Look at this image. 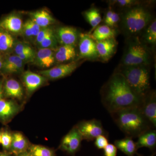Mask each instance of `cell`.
I'll list each match as a JSON object with an SVG mask.
<instances>
[{
    "mask_svg": "<svg viewBox=\"0 0 156 156\" xmlns=\"http://www.w3.org/2000/svg\"><path fill=\"white\" fill-rule=\"evenodd\" d=\"M101 103L111 114L125 109L140 108L143 98L133 91L124 76L115 72L100 90Z\"/></svg>",
    "mask_w": 156,
    "mask_h": 156,
    "instance_id": "obj_1",
    "label": "cell"
},
{
    "mask_svg": "<svg viewBox=\"0 0 156 156\" xmlns=\"http://www.w3.org/2000/svg\"><path fill=\"white\" fill-rule=\"evenodd\" d=\"M110 115L126 136L132 139L150 129H154L139 108L125 109Z\"/></svg>",
    "mask_w": 156,
    "mask_h": 156,
    "instance_id": "obj_2",
    "label": "cell"
},
{
    "mask_svg": "<svg viewBox=\"0 0 156 156\" xmlns=\"http://www.w3.org/2000/svg\"><path fill=\"white\" fill-rule=\"evenodd\" d=\"M150 11L144 6L137 5L126 9L121 16V25L128 37H137L152 20Z\"/></svg>",
    "mask_w": 156,
    "mask_h": 156,
    "instance_id": "obj_3",
    "label": "cell"
},
{
    "mask_svg": "<svg viewBox=\"0 0 156 156\" xmlns=\"http://www.w3.org/2000/svg\"><path fill=\"white\" fill-rule=\"evenodd\" d=\"M149 66L120 65L115 72L122 74L136 94L144 98L151 90Z\"/></svg>",
    "mask_w": 156,
    "mask_h": 156,
    "instance_id": "obj_4",
    "label": "cell"
},
{
    "mask_svg": "<svg viewBox=\"0 0 156 156\" xmlns=\"http://www.w3.org/2000/svg\"><path fill=\"white\" fill-rule=\"evenodd\" d=\"M150 50L138 37H134L128 42L120 65L149 66L151 58Z\"/></svg>",
    "mask_w": 156,
    "mask_h": 156,
    "instance_id": "obj_5",
    "label": "cell"
},
{
    "mask_svg": "<svg viewBox=\"0 0 156 156\" xmlns=\"http://www.w3.org/2000/svg\"><path fill=\"white\" fill-rule=\"evenodd\" d=\"M76 127L80 131L83 140L90 141L100 135L108 136V132L104 128L100 120L92 119L81 121Z\"/></svg>",
    "mask_w": 156,
    "mask_h": 156,
    "instance_id": "obj_6",
    "label": "cell"
},
{
    "mask_svg": "<svg viewBox=\"0 0 156 156\" xmlns=\"http://www.w3.org/2000/svg\"><path fill=\"white\" fill-rule=\"evenodd\" d=\"M79 40V60H95L98 58L96 43L89 34H80Z\"/></svg>",
    "mask_w": 156,
    "mask_h": 156,
    "instance_id": "obj_7",
    "label": "cell"
},
{
    "mask_svg": "<svg viewBox=\"0 0 156 156\" xmlns=\"http://www.w3.org/2000/svg\"><path fill=\"white\" fill-rule=\"evenodd\" d=\"M83 140L80 131L74 127L62 139L59 148L71 155H74L77 152Z\"/></svg>",
    "mask_w": 156,
    "mask_h": 156,
    "instance_id": "obj_8",
    "label": "cell"
},
{
    "mask_svg": "<svg viewBox=\"0 0 156 156\" xmlns=\"http://www.w3.org/2000/svg\"><path fill=\"white\" fill-rule=\"evenodd\" d=\"M79 65V62L73 61L58 65L52 68L41 71L39 73L46 79L58 80L71 74L76 69Z\"/></svg>",
    "mask_w": 156,
    "mask_h": 156,
    "instance_id": "obj_9",
    "label": "cell"
},
{
    "mask_svg": "<svg viewBox=\"0 0 156 156\" xmlns=\"http://www.w3.org/2000/svg\"><path fill=\"white\" fill-rule=\"evenodd\" d=\"M140 110L143 114L152 124L156 127V92L151 90L143 98Z\"/></svg>",
    "mask_w": 156,
    "mask_h": 156,
    "instance_id": "obj_10",
    "label": "cell"
},
{
    "mask_svg": "<svg viewBox=\"0 0 156 156\" xmlns=\"http://www.w3.org/2000/svg\"><path fill=\"white\" fill-rule=\"evenodd\" d=\"M95 42L98 58L105 62L108 61L116 52L118 43L115 38Z\"/></svg>",
    "mask_w": 156,
    "mask_h": 156,
    "instance_id": "obj_11",
    "label": "cell"
},
{
    "mask_svg": "<svg viewBox=\"0 0 156 156\" xmlns=\"http://www.w3.org/2000/svg\"><path fill=\"white\" fill-rule=\"evenodd\" d=\"M57 41L62 45L75 46L80 34L77 30L72 27H58L55 32Z\"/></svg>",
    "mask_w": 156,
    "mask_h": 156,
    "instance_id": "obj_12",
    "label": "cell"
},
{
    "mask_svg": "<svg viewBox=\"0 0 156 156\" xmlns=\"http://www.w3.org/2000/svg\"><path fill=\"white\" fill-rule=\"evenodd\" d=\"M19 110V106L12 101L0 99V122L4 124L9 122Z\"/></svg>",
    "mask_w": 156,
    "mask_h": 156,
    "instance_id": "obj_13",
    "label": "cell"
},
{
    "mask_svg": "<svg viewBox=\"0 0 156 156\" xmlns=\"http://www.w3.org/2000/svg\"><path fill=\"white\" fill-rule=\"evenodd\" d=\"M22 79L27 93L29 94L42 86L47 80L43 76L29 71L23 73Z\"/></svg>",
    "mask_w": 156,
    "mask_h": 156,
    "instance_id": "obj_14",
    "label": "cell"
},
{
    "mask_svg": "<svg viewBox=\"0 0 156 156\" xmlns=\"http://www.w3.org/2000/svg\"><path fill=\"white\" fill-rule=\"evenodd\" d=\"M55 55L53 50L40 48L35 54L34 62L39 67L50 68L55 63Z\"/></svg>",
    "mask_w": 156,
    "mask_h": 156,
    "instance_id": "obj_15",
    "label": "cell"
},
{
    "mask_svg": "<svg viewBox=\"0 0 156 156\" xmlns=\"http://www.w3.org/2000/svg\"><path fill=\"white\" fill-rule=\"evenodd\" d=\"M55 60L58 63H68L73 62L76 56L75 47L62 45L57 48L54 52Z\"/></svg>",
    "mask_w": 156,
    "mask_h": 156,
    "instance_id": "obj_16",
    "label": "cell"
},
{
    "mask_svg": "<svg viewBox=\"0 0 156 156\" xmlns=\"http://www.w3.org/2000/svg\"><path fill=\"white\" fill-rule=\"evenodd\" d=\"M30 145L28 140L20 132H15L12 134V141L9 153L15 155L27 151Z\"/></svg>",
    "mask_w": 156,
    "mask_h": 156,
    "instance_id": "obj_17",
    "label": "cell"
},
{
    "mask_svg": "<svg viewBox=\"0 0 156 156\" xmlns=\"http://www.w3.org/2000/svg\"><path fill=\"white\" fill-rule=\"evenodd\" d=\"M23 26L22 20L16 15H9L0 23V28L14 34L22 32Z\"/></svg>",
    "mask_w": 156,
    "mask_h": 156,
    "instance_id": "obj_18",
    "label": "cell"
},
{
    "mask_svg": "<svg viewBox=\"0 0 156 156\" xmlns=\"http://www.w3.org/2000/svg\"><path fill=\"white\" fill-rule=\"evenodd\" d=\"M24 62L17 55H11L3 60L2 69L7 73H14L22 71Z\"/></svg>",
    "mask_w": 156,
    "mask_h": 156,
    "instance_id": "obj_19",
    "label": "cell"
},
{
    "mask_svg": "<svg viewBox=\"0 0 156 156\" xmlns=\"http://www.w3.org/2000/svg\"><path fill=\"white\" fill-rule=\"evenodd\" d=\"M137 140L135 142L136 149L147 147L151 150H154L156 146V131L151 129L140 134L137 137Z\"/></svg>",
    "mask_w": 156,
    "mask_h": 156,
    "instance_id": "obj_20",
    "label": "cell"
},
{
    "mask_svg": "<svg viewBox=\"0 0 156 156\" xmlns=\"http://www.w3.org/2000/svg\"><path fill=\"white\" fill-rule=\"evenodd\" d=\"M141 42L149 49H154L156 44V20L155 18L147 27L142 33Z\"/></svg>",
    "mask_w": 156,
    "mask_h": 156,
    "instance_id": "obj_21",
    "label": "cell"
},
{
    "mask_svg": "<svg viewBox=\"0 0 156 156\" xmlns=\"http://www.w3.org/2000/svg\"><path fill=\"white\" fill-rule=\"evenodd\" d=\"M116 34L114 29L103 25L98 26L89 35L95 41H100L115 37Z\"/></svg>",
    "mask_w": 156,
    "mask_h": 156,
    "instance_id": "obj_22",
    "label": "cell"
},
{
    "mask_svg": "<svg viewBox=\"0 0 156 156\" xmlns=\"http://www.w3.org/2000/svg\"><path fill=\"white\" fill-rule=\"evenodd\" d=\"M31 20L42 28L53 24L56 20L49 12L45 10H40L30 13Z\"/></svg>",
    "mask_w": 156,
    "mask_h": 156,
    "instance_id": "obj_23",
    "label": "cell"
},
{
    "mask_svg": "<svg viewBox=\"0 0 156 156\" xmlns=\"http://www.w3.org/2000/svg\"><path fill=\"white\" fill-rule=\"evenodd\" d=\"M114 145L127 156H135L137 154L135 142L131 137L126 136L123 139L117 140Z\"/></svg>",
    "mask_w": 156,
    "mask_h": 156,
    "instance_id": "obj_24",
    "label": "cell"
},
{
    "mask_svg": "<svg viewBox=\"0 0 156 156\" xmlns=\"http://www.w3.org/2000/svg\"><path fill=\"white\" fill-rule=\"evenodd\" d=\"M4 91L6 96L9 97L21 99L23 96V90L21 85L14 79L6 81Z\"/></svg>",
    "mask_w": 156,
    "mask_h": 156,
    "instance_id": "obj_25",
    "label": "cell"
},
{
    "mask_svg": "<svg viewBox=\"0 0 156 156\" xmlns=\"http://www.w3.org/2000/svg\"><path fill=\"white\" fill-rule=\"evenodd\" d=\"M83 15L87 21L92 27L91 30L88 33L90 34L101 22L102 20L101 15L99 10L95 8H92L84 11Z\"/></svg>",
    "mask_w": 156,
    "mask_h": 156,
    "instance_id": "obj_26",
    "label": "cell"
},
{
    "mask_svg": "<svg viewBox=\"0 0 156 156\" xmlns=\"http://www.w3.org/2000/svg\"><path fill=\"white\" fill-rule=\"evenodd\" d=\"M27 151L32 156H56L55 151L44 146L32 144Z\"/></svg>",
    "mask_w": 156,
    "mask_h": 156,
    "instance_id": "obj_27",
    "label": "cell"
},
{
    "mask_svg": "<svg viewBox=\"0 0 156 156\" xmlns=\"http://www.w3.org/2000/svg\"><path fill=\"white\" fill-rule=\"evenodd\" d=\"M14 40L8 32H2L0 36V51H7L14 47Z\"/></svg>",
    "mask_w": 156,
    "mask_h": 156,
    "instance_id": "obj_28",
    "label": "cell"
},
{
    "mask_svg": "<svg viewBox=\"0 0 156 156\" xmlns=\"http://www.w3.org/2000/svg\"><path fill=\"white\" fill-rule=\"evenodd\" d=\"M57 40L55 32L52 30L39 45L40 48H46L52 50L57 49Z\"/></svg>",
    "mask_w": 156,
    "mask_h": 156,
    "instance_id": "obj_29",
    "label": "cell"
},
{
    "mask_svg": "<svg viewBox=\"0 0 156 156\" xmlns=\"http://www.w3.org/2000/svg\"><path fill=\"white\" fill-rule=\"evenodd\" d=\"M109 2L112 5L116 6L126 9L140 5L141 4V2L134 0H115L110 1Z\"/></svg>",
    "mask_w": 156,
    "mask_h": 156,
    "instance_id": "obj_30",
    "label": "cell"
},
{
    "mask_svg": "<svg viewBox=\"0 0 156 156\" xmlns=\"http://www.w3.org/2000/svg\"><path fill=\"white\" fill-rule=\"evenodd\" d=\"M2 132L1 144L6 152H9L12 141V134L7 130H3Z\"/></svg>",
    "mask_w": 156,
    "mask_h": 156,
    "instance_id": "obj_31",
    "label": "cell"
},
{
    "mask_svg": "<svg viewBox=\"0 0 156 156\" xmlns=\"http://www.w3.org/2000/svg\"><path fill=\"white\" fill-rule=\"evenodd\" d=\"M14 52L17 56L34 51L33 49L29 45L22 42L17 41L15 44L14 43Z\"/></svg>",
    "mask_w": 156,
    "mask_h": 156,
    "instance_id": "obj_32",
    "label": "cell"
},
{
    "mask_svg": "<svg viewBox=\"0 0 156 156\" xmlns=\"http://www.w3.org/2000/svg\"><path fill=\"white\" fill-rule=\"evenodd\" d=\"M21 33L26 39L28 41H34L32 30L31 28L29 20H27L25 23L23 24Z\"/></svg>",
    "mask_w": 156,
    "mask_h": 156,
    "instance_id": "obj_33",
    "label": "cell"
},
{
    "mask_svg": "<svg viewBox=\"0 0 156 156\" xmlns=\"http://www.w3.org/2000/svg\"><path fill=\"white\" fill-rule=\"evenodd\" d=\"M95 146L98 149H103L108 144V136L105 135H100L95 140Z\"/></svg>",
    "mask_w": 156,
    "mask_h": 156,
    "instance_id": "obj_34",
    "label": "cell"
},
{
    "mask_svg": "<svg viewBox=\"0 0 156 156\" xmlns=\"http://www.w3.org/2000/svg\"><path fill=\"white\" fill-rule=\"evenodd\" d=\"M52 30L53 29L49 27L42 28L38 34L35 40L34 41L36 44L39 46L40 44L41 43L42 41L48 35V34L50 33Z\"/></svg>",
    "mask_w": 156,
    "mask_h": 156,
    "instance_id": "obj_35",
    "label": "cell"
},
{
    "mask_svg": "<svg viewBox=\"0 0 156 156\" xmlns=\"http://www.w3.org/2000/svg\"><path fill=\"white\" fill-rule=\"evenodd\" d=\"M117 147L114 144H108L106 147L104 149L105 156H117Z\"/></svg>",
    "mask_w": 156,
    "mask_h": 156,
    "instance_id": "obj_36",
    "label": "cell"
},
{
    "mask_svg": "<svg viewBox=\"0 0 156 156\" xmlns=\"http://www.w3.org/2000/svg\"><path fill=\"white\" fill-rule=\"evenodd\" d=\"M36 53L34 51H32L31 52H27L23 53V54L20 55L19 56L20 58L22 60L23 62H34V59Z\"/></svg>",
    "mask_w": 156,
    "mask_h": 156,
    "instance_id": "obj_37",
    "label": "cell"
},
{
    "mask_svg": "<svg viewBox=\"0 0 156 156\" xmlns=\"http://www.w3.org/2000/svg\"><path fill=\"white\" fill-rule=\"evenodd\" d=\"M120 20H121V16H120L119 14L114 11L111 19L107 26L111 28L114 29V27H117L119 23L120 22Z\"/></svg>",
    "mask_w": 156,
    "mask_h": 156,
    "instance_id": "obj_38",
    "label": "cell"
},
{
    "mask_svg": "<svg viewBox=\"0 0 156 156\" xmlns=\"http://www.w3.org/2000/svg\"><path fill=\"white\" fill-rule=\"evenodd\" d=\"M30 23L31 28L32 30L33 37V41H35L36 38L37 36L38 35L42 27L39 26L38 24H37L36 23L33 21L31 19L29 20Z\"/></svg>",
    "mask_w": 156,
    "mask_h": 156,
    "instance_id": "obj_39",
    "label": "cell"
},
{
    "mask_svg": "<svg viewBox=\"0 0 156 156\" xmlns=\"http://www.w3.org/2000/svg\"><path fill=\"white\" fill-rule=\"evenodd\" d=\"M113 11L112 10H109L107 11L104 18V23H105V25H107L108 23L110 21Z\"/></svg>",
    "mask_w": 156,
    "mask_h": 156,
    "instance_id": "obj_40",
    "label": "cell"
},
{
    "mask_svg": "<svg viewBox=\"0 0 156 156\" xmlns=\"http://www.w3.org/2000/svg\"><path fill=\"white\" fill-rule=\"evenodd\" d=\"M15 156H32L28 152V151H26L25 152H23L21 153H20L18 154L17 155H15Z\"/></svg>",
    "mask_w": 156,
    "mask_h": 156,
    "instance_id": "obj_41",
    "label": "cell"
},
{
    "mask_svg": "<svg viewBox=\"0 0 156 156\" xmlns=\"http://www.w3.org/2000/svg\"><path fill=\"white\" fill-rule=\"evenodd\" d=\"M0 156H12L11 154L9 153L8 152H0Z\"/></svg>",
    "mask_w": 156,
    "mask_h": 156,
    "instance_id": "obj_42",
    "label": "cell"
},
{
    "mask_svg": "<svg viewBox=\"0 0 156 156\" xmlns=\"http://www.w3.org/2000/svg\"><path fill=\"white\" fill-rule=\"evenodd\" d=\"M3 90L2 89V84L0 83V99L3 98Z\"/></svg>",
    "mask_w": 156,
    "mask_h": 156,
    "instance_id": "obj_43",
    "label": "cell"
},
{
    "mask_svg": "<svg viewBox=\"0 0 156 156\" xmlns=\"http://www.w3.org/2000/svg\"><path fill=\"white\" fill-rule=\"evenodd\" d=\"M3 60H3L2 58V56H1V54H0V69H2V67Z\"/></svg>",
    "mask_w": 156,
    "mask_h": 156,
    "instance_id": "obj_44",
    "label": "cell"
},
{
    "mask_svg": "<svg viewBox=\"0 0 156 156\" xmlns=\"http://www.w3.org/2000/svg\"><path fill=\"white\" fill-rule=\"evenodd\" d=\"M154 155H155L154 154H153L152 155H151L150 156H154ZM135 156H144L141 155L139 154H136V155H135Z\"/></svg>",
    "mask_w": 156,
    "mask_h": 156,
    "instance_id": "obj_45",
    "label": "cell"
},
{
    "mask_svg": "<svg viewBox=\"0 0 156 156\" xmlns=\"http://www.w3.org/2000/svg\"><path fill=\"white\" fill-rule=\"evenodd\" d=\"M1 138H2V132L0 131V144L1 143Z\"/></svg>",
    "mask_w": 156,
    "mask_h": 156,
    "instance_id": "obj_46",
    "label": "cell"
},
{
    "mask_svg": "<svg viewBox=\"0 0 156 156\" xmlns=\"http://www.w3.org/2000/svg\"><path fill=\"white\" fill-rule=\"evenodd\" d=\"M2 31L1 28H0V36H1V34H2Z\"/></svg>",
    "mask_w": 156,
    "mask_h": 156,
    "instance_id": "obj_47",
    "label": "cell"
}]
</instances>
